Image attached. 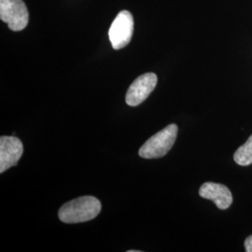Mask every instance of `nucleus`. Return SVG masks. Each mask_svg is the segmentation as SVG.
Returning <instances> with one entry per match:
<instances>
[{
	"label": "nucleus",
	"mask_w": 252,
	"mask_h": 252,
	"mask_svg": "<svg viewBox=\"0 0 252 252\" xmlns=\"http://www.w3.org/2000/svg\"><path fill=\"white\" fill-rule=\"evenodd\" d=\"M157 84V76L154 73H146L131 84L126 93V104L130 107H136L149 97Z\"/></svg>",
	"instance_id": "nucleus-5"
},
{
	"label": "nucleus",
	"mask_w": 252,
	"mask_h": 252,
	"mask_svg": "<svg viewBox=\"0 0 252 252\" xmlns=\"http://www.w3.org/2000/svg\"><path fill=\"white\" fill-rule=\"evenodd\" d=\"M24 153L22 141L12 136L3 135L0 137V173H4L16 165Z\"/></svg>",
	"instance_id": "nucleus-6"
},
{
	"label": "nucleus",
	"mask_w": 252,
	"mask_h": 252,
	"mask_svg": "<svg viewBox=\"0 0 252 252\" xmlns=\"http://www.w3.org/2000/svg\"><path fill=\"white\" fill-rule=\"evenodd\" d=\"M0 19L12 31H22L28 25V10L23 0H0Z\"/></svg>",
	"instance_id": "nucleus-3"
},
{
	"label": "nucleus",
	"mask_w": 252,
	"mask_h": 252,
	"mask_svg": "<svg viewBox=\"0 0 252 252\" xmlns=\"http://www.w3.org/2000/svg\"><path fill=\"white\" fill-rule=\"evenodd\" d=\"M199 194L203 198L209 199L216 204L217 207L224 210L233 203L231 190L223 184L215 182H206L199 189Z\"/></svg>",
	"instance_id": "nucleus-7"
},
{
	"label": "nucleus",
	"mask_w": 252,
	"mask_h": 252,
	"mask_svg": "<svg viewBox=\"0 0 252 252\" xmlns=\"http://www.w3.org/2000/svg\"><path fill=\"white\" fill-rule=\"evenodd\" d=\"M178 126L172 124L149 138L139 150V156L144 159H156L166 155L175 144Z\"/></svg>",
	"instance_id": "nucleus-2"
},
{
	"label": "nucleus",
	"mask_w": 252,
	"mask_h": 252,
	"mask_svg": "<svg viewBox=\"0 0 252 252\" xmlns=\"http://www.w3.org/2000/svg\"><path fill=\"white\" fill-rule=\"evenodd\" d=\"M134 31V19L131 12L122 10L108 30V37L113 49L120 50L129 44Z\"/></svg>",
	"instance_id": "nucleus-4"
},
{
	"label": "nucleus",
	"mask_w": 252,
	"mask_h": 252,
	"mask_svg": "<svg viewBox=\"0 0 252 252\" xmlns=\"http://www.w3.org/2000/svg\"><path fill=\"white\" fill-rule=\"evenodd\" d=\"M245 249L246 252H252V235H250L245 241Z\"/></svg>",
	"instance_id": "nucleus-9"
},
{
	"label": "nucleus",
	"mask_w": 252,
	"mask_h": 252,
	"mask_svg": "<svg viewBox=\"0 0 252 252\" xmlns=\"http://www.w3.org/2000/svg\"><path fill=\"white\" fill-rule=\"evenodd\" d=\"M234 162L241 166H248L252 163V135L248 141L239 147L234 155Z\"/></svg>",
	"instance_id": "nucleus-8"
},
{
	"label": "nucleus",
	"mask_w": 252,
	"mask_h": 252,
	"mask_svg": "<svg viewBox=\"0 0 252 252\" xmlns=\"http://www.w3.org/2000/svg\"><path fill=\"white\" fill-rule=\"evenodd\" d=\"M101 208L98 199L94 196H82L63 204L58 216L64 223H81L98 216Z\"/></svg>",
	"instance_id": "nucleus-1"
}]
</instances>
